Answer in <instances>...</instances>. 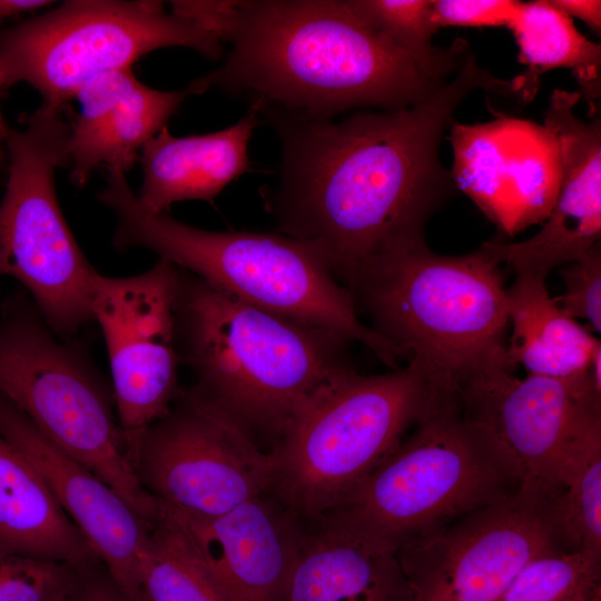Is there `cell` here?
I'll use <instances>...</instances> for the list:
<instances>
[{
    "mask_svg": "<svg viewBox=\"0 0 601 601\" xmlns=\"http://www.w3.org/2000/svg\"><path fill=\"white\" fill-rule=\"evenodd\" d=\"M81 569L0 551V601H70Z\"/></svg>",
    "mask_w": 601,
    "mask_h": 601,
    "instance_id": "f1b7e54d",
    "label": "cell"
},
{
    "mask_svg": "<svg viewBox=\"0 0 601 601\" xmlns=\"http://www.w3.org/2000/svg\"><path fill=\"white\" fill-rule=\"evenodd\" d=\"M512 334L506 344L510 363L529 374L571 377L589 370L600 341L560 308L546 288L545 278L515 274L506 288Z\"/></svg>",
    "mask_w": 601,
    "mask_h": 601,
    "instance_id": "603a6c76",
    "label": "cell"
},
{
    "mask_svg": "<svg viewBox=\"0 0 601 601\" xmlns=\"http://www.w3.org/2000/svg\"><path fill=\"white\" fill-rule=\"evenodd\" d=\"M69 134L63 109L47 104L10 128L0 200V277L22 284L57 335H71L92 321L98 274L75 239L56 193L55 173L67 165Z\"/></svg>",
    "mask_w": 601,
    "mask_h": 601,
    "instance_id": "9c48e42d",
    "label": "cell"
},
{
    "mask_svg": "<svg viewBox=\"0 0 601 601\" xmlns=\"http://www.w3.org/2000/svg\"><path fill=\"white\" fill-rule=\"evenodd\" d=\"M382 336L403 347L442 385L506 365V288L482 247L461 256L432 252L424 236L385 249L346 283ZM356 306V305H355Z\"/></svg>",
    "mask_w": 601,
    "mask_h": 601,
    "instance_id": "5b68a950",
    "label": "cell"
},
{
    "mask_svg": "<svg viewBox=\"0 0 601 601\" xmlns=\"http://www.w3.org/2000/svg\"><path fill=\"white\" fill-rule=\"evenodd\" d=\"M347 3L420 67L442 80H449L470 52L464 39L446 48L432 43L437 31L432 20V0H347Z\"/></svg>",
    "mask_w": 601,
    "mask_h": 601,
    "instance_id": "4316f807",
    "label": "cell"
},
{
    "mask_svg": "<svg viewBox=\"0 0 601 601\" xmlns=\"http://www.w3.org/2000/svg\"><path fill=\"white\" fill-rule=\"evenodd\" d=\"M508 28L519 48V62L526 67L511 79L512 95L530 102L540 87V77L563 68L577 78L580 96H600L601 46L587 39L550 0L521 1Z\"/></svg>",
    "mask_w": 601,
    "mask_h": 601,
    "instance_id": "cb8c5ba5",
    "label": "cell"
},
{
    "mask_svg": "<svg viewBox=\"0 0 601 601\" xmlns=\"http://www.w3.org/2000/svg\"><path fill=\"white\" fill-rule=\"evenodd\" d=\"M321 520L397 549L466 513L518 496L515 467L457 398L417 424Z\"/></svg>",
    "mask_w": 601,
    "mask_h": 601,
    "instance_id": "52a82bcc",
    "label": "cell"
},
{
    "mask_svg": "<svg viewBox=\"0 0 601 601\" xmlns=\"http://www.w3.org/2000/svg\"><path fill=\"white\" fill-rule=\"evenodd\" d=\"M179 267L159 258L130 277L97 274L91 312L102 332L119 425L131 446L171 408L181 390L175 329Z\"/></svg>",
    "mask_w": 601,
    "mask_h": 601,
    "instance_id": "4fadbf2b",
    "label": "cell"
},
{
    "mask_svg": "<svg viewBox=\"0 0 601 601\" xmlns=\"http://www.w3.org/2000/svg\"><path fill=\"white\" fill-rule=\"evenodd\" d=\"M1 160V159H0Z\"/></svg>",
    "mask_w": 601,
    "mask_h": 601,
    "instance_id": "ab89813d",
    "label": "cell"
},
{
    "mask_svg": "<svg viewBox=\"0 0 601 601\" xmlns=\"http://www.w3.org/2000/svg\"><path fill=\"white\" fill-rule=\"evenodd\" d=\"M600 562L577 550L542 554L522 569L499 601H587L601 589Z\"/></svg>",
    "mask_w": 601,
    "mask_h": 601,
    "instance_id": "83f0119b",
    "label": "cell"
},
{
    "mask_svg": "<svg viewBox=\"0 0 601 601\" xmlns=\"http://www.w3.org/2000/svg\"><path fill=\"white\" fill-rule=\"evenodd\" d=\"M53 3L47 0H0V23L23 13H30Z\"/></svg>",
    "mask_w": 601,
    "mask_h": 601,
    "instance_id": "836d02e7",
    "label": "cell"
},
{
    "mask_svg": "<svg viewBox=\"0 0 601 601\" xmlns=\"http://www.w3.org/2000/svg\"><path fill=\"white\" fill-rule=\"evenodd\" d=\"M186 47L211 60L224 43L161 1L72 0L0 31V83L24 82L42 104L66 109L102 73L131 68L146 53Z\"/></svg>",
    "mask_w": 601,
    "mask_h": 601,
    "instance_id": "30bf717a",
    "label": "cell"
},
{
    "mask_svg": "<svg viewBox=\"0 0 601 601\" xmlns=\"http://www.w3.org/2000/svg\"><path fill=\"white\" fill-rule=\"evenodd\" d=\"M140 485L166 510L214 518L270 492L274 459L231 416L189 391L128 449Z\"/></svg>",
    "mask_w": 601,
    "mask_h": 601,
    "instance_id": "8fae6325",
    "label": "cell"
},
{
    "mask_svg": "<svg viewBox=\"0 0 601 601\" xmlns=\"http://www.w3.org/2000/svg\"><path fill=\"white\" fill-rule=\"evenodd\" d=\"M72 598V597H71Z\"/></svg>",
    "mask_w": 601,
    "mask_h": 601,
    "instance_id": "f35d334b",
    "label": "cell"
},
{
    "mask_svg": "<svg viewBox=\"0 0 601 601\" xmlns=\"http://www.w3.org/2000/svg\"><path fill=\"white\" fill-rule=\"evenodd\" d=\"M134 601H148V599L145 597V594L141 591Z\"/></svg>",
    "mask_w": 601,
    "mask_h": 601,
    "instance_id": "8d00e7d4",
    "label": "cell"
},
{
    "mask_svg": "<svg viewBox=\"0 0 601 601\" xmlns=\"http://www.w3.org/2000/svg\"><path fill=\"white\" fill-rule=\"evenodd\" d=\"M191 95L189 87L154 89L138 80L131 68L88 81L76 93L80 111L69 121L66 166L71 183L83 187L102 168L122 174L131 169L144 146Z\"/></svg>",
    "mask_w": 601,
    "mask_h": 601,
    "instance_id": "d6986e66",
    "label": "cell"
},
{
    "mask_svg": "<svg viewBox=\"0 0 601 601\" xmlns=\"http://www.w3.org/2000/svg\"><path fill=\"white\" fill-rule=\"evenodd\" d=\"M0 551L78 568L102 563L36 467L1 434Z\"/></svg>",
    "mask_w": 601,
    "mask_h": 601,
    "instance_id": "7402d4cb",
    "label": "cell"
},
{
    "mask_svg": "<svg viewBox=\"0 0 601 601\" xmlns=\"http://www.w3.org/2000/svg\"><path fill=\"white\" fill-rule=\"evenodd\" d=\"M453 397L422 365L381 375L353 368L319 387L293 414L270 451V492L300 521L337 506L402 441Z\"/></svg>",
    "mask_w": 601,
    "mask_h": 601,
    "instance_id": "8992f818",
    "label": "cell"
},
{
    "mask_svg": "<svg viewBox=\"0 0 601 601\" xmlns=\"http://www.w3.org/2000/svg\"><path fill=\"white\" fill-rule=\"evenodd\" d=\"M189 17L229 50L196 78L248 99L258 115L331 119L356 108L416 105L442 80L358 17L347 0L193 1Z\"/></svg>",
    "mask_w": 601,
    "mask_h": 601,
    "instance_id": "7a4b0ae2",
    "label": "cell"
},
{
    "mask_svg": "<svg viewBox=\"0 0 601 601\" xmlns=\"http://www.w3.org/2000/svg\"><path fill=\"white\" fill-rule=\"evenodd\" d=\"M543 509L568 550L601 558V422L570 443Z\"/></svg>",
    "mask_w": 601,
    "mask_h": 601,
    "instance_id": "d4e9b609",
    "label": "cell"
},
{
    "mask_svg": "<svg viewBox=\"0 0 601 601\" xmlns=\"http://www.w3.org/2000/svg\"><path fill=\"white\" fill-rule=\"evenodd\" d=\"M518 0H432V20L443 27H506L516 13Z\"/></svg>",
    "mask_w": 601,
    "mask_h": 601,
    "instance_id": "4dcf8cb0",
    "label": "cell"
},
{
    "mask_svg": "<svg viewBox=\"0 0 601 601\" xmlns=\"http://www.w3.org/2000/svg\"><path fill=\"white\" fill-rule=\"evenodd\" d=\"M579 92L555 89L543 127L556 155L558 189L543 227L519 243L487 242L481 247L515 274L546 278L550 272L579 259L601 237V121L578 118Z\"/></svg>",
    "mask_w": 601,
    "mask_h": 601,
    "instance_id": "9a60e30c",
    "label": "cell"
},
{
    "mask_svg": "<svg viewBox=\"0 0 601 601\" xmlns=\"http://www.w3.org/2000/svg\"><path fill=\"white\" fill-rule=\"evenodd\" d=\"M97 199L116 216L112 246L146 248L257 308L358 342L398 368L406 351L363 324L348 289L309 244L278 233L209 231L144 208L125 174L107 173Z\"/></svg>",
    "mask_w": 601,
    "mask_h": 601,
    "instance_id": "277c9868",
    "label": "cell"
},
{
    "mask_svg": "<svg viewBox=\"0 0 601 601\" xmlns=\"http://www.w3.org/2000/svg\"><path fill=\"white\" fill-rule=\"evenodd\" d=\"M588 601V600H587Z\"/></svg>",
    "mask_w": 601,
    "mask_h": 601,
    "instance_id": "74e56055",
    "label": "cell"
},
{
    "mask_svg": "<svg viewBox=\"0 0 601 601\" xmlns=\"http://www.w3.org/2000/svg\"><path fill=\"white\" fill-rule=\"evenodd\" d=\"M462 413L483 426L511 460L519 476L518 497L544 508L552 497L560 461L570 443L601 422V386L589 370L558 378L495 365L455 387Z\"/></svg>",
    "mask_w": 601,
    "mask_h": 601,
    "instance_id": "7c38bea8",
    "label": "cell"
},
{
    "mask_svg": "<svg viewBox=\"0 0 601 601\" xmlns=\"http://www.w3.org/2000/svg\"><path fill=\"white\" fill-rule=\"evenodd\" d=\"M174 311L179 361L196 376L188 391L255 440L276 444L297 408L352 368L347 342L240 302L181 268Z\"/></svg>",
    "mask_w": 601,
    "mask_h": 601,
    "instance_id": "3957f363",
    "label": "cell"
},
{
    "mask_svg": "<svg viewBox=\"0 0 601 601\" xmlns=\"http://www.w3.org/2000/svg\"><path fill=\"white\" fill-rule=\"evenodd\" d=\"M508 88L470 50L452 78L411 107L341 120L263 114L282 144L277 184L260 190L277 233L312 245L345 284L385 249L424 236L456 187L439 156L455 110L474 90L508 96Z\"/></svg>",
    "mask_w": 601,
    "mask_h": 601,
    "instance_id": "6da1fadb",
    "label": "cell"
},
{
    "mask_svg": "<svg viewBox=\"0 0 601 601\" xmlns=\"http://www.w3.org/2000/svg\"><path fill=\"white\" fill-rule=\"evenodd\" d=\"M148 601H221L178 523L160 506L139 552Z\"/></svg>",
    "mask_w": 601,
    "mask_h": 601,
    "instance_id": "484cf974",
    "label": "cell"
},
{
    "mask_svg": "<svg viewBox=\"0 0 601 601\" xmlns=\"http://www.w3.org/2000/svg\"><path fill=\"white\" fill-rule=\"evenodd\" d=\"M588 601H601V589L598 590Z\"/></svg>",
    "mask_w": 601,
    "mask_h": 601,
    "instance_id": "d590c367",
    "label": "cell"
},
{
    "mask_svg": "<svg viewBox=\"0 0 601 601\" xmlns=\"http://www.w3.org/2000/svg\"><path fill=\"white\" fill-rule=\"evenodd\" d=\"M309 522L283 601H416L397 549L324 521Z\"/></svg>",
    "mask_w": 601,
    "mask_h": 601,
    "instance_id": "ffe728a7",
    "label": "cell"
},
{
    "mask_svg": "<svg viewBox=\"0 0 601 601\" xmlns=\"http://www.w3.org/2000/svg\"><path fill=\"white\" fill-rule=\"evenodd\" d=\"M564 293L559 306L565 315L585 319L592 329L601 331V247L594 246L584 256L562 269Z\"/></svg>",
    "mask_w": 601,
    "mask_h": 601,
    "instance_id": "f546056e",
    "label": "cell"
},
{
    "mask_svg": "<svg viewBox=\"0 0 601 601\" xmlns=\"http://www.w3.org/2000/svg\"><path fill=\"white\" fill-rule=\"evenodd\" d=\"M3 87L0 83V96ZM10 128L8 127L0 107V155H4V144L8 137Z\"/></svg>",
    "mask_w": 601,
    "mask_h": 601,
    "instance_id": "e575fe53",
    "label": "cell"
},
{
    "mask_svg": "<svg viewBox=\"0 0 601 601\" xmlns=\"http://www.w3.org/2000/svg\"><path fill=\"white\" fill-rule=\"evenodd\" d=\"M0 434L36 467L56 502L134 601L141 592L139 552L150 524L87 466L50 442L0 396Z\"/></svg>",
    "mask_w": 601,
    "mask_h": 601,
    "instance_id": "ac0fdd59",
    "label": "cell"
},
{
    "mask_svg": "<svg viewBox=\"0 0 601 601\" xmlns=\"http://www.w3.org/2000/svg\"><path fill=\"white\" fill-rule=\"evenodd\" d=\"M269 493L214 518L161 508L178 523L221 601H283L302 521Z\"/></svg>",
    "mask_w": 601,
    "mask_h": 601,
    "instance_id": "e0dca14e",
    "label": "cell"
},
{
    "mask_svg": "<svg viewBox=\"0 0 601 601\" xmlns=\"http://www.w3.org/2000/svg\"><path fill=\"white\" fill-rule=\"evenodd\" d=\"M70 601H132L116 583L104 563L81 569Z\"/></svg>",
    "mask_w": 601,
    "mask_h": 601,
    "instance_id": "1f68e13d",
    "label": "cell"
},
{
    "mask_svg": "<svg viewBox=\"0 0 601 601\" xmlns=\"http://www.w3.org/2000/svg\"><path fill=\"white\" fill-rule=\"evenodd\" d=\"M452 177L497 228L513 236L544 221L558 189L553 142L543 126L519 119L451 125Z\"/></svg>",
    "mask_w": 601,
    "mask_h": 601,
    "instance_id": "2e32d148",
    "label": "cell"
},
{
    "mask_svg": "<svg viewBox=\"0 0 601 601\" xmlns=\"http://www.w3.org/2000/svg\"><path fill=\"white\" fill-rule=\"evenodd\" d=\"M260 124L258 112L248 108L235 125L206 135L175 137L164 127L139 156L141 206L167 213L178 201H213L229 183L252 170L248 142Z\"/></svg>",
    "mask_w": 601,
    "mask_h": 601,
    "instance_id": "44dd1931",
    "label": "cell"
},
{
    "mask_svg": "<svg viewBox=\"0 0 601 601\" xmlns=\"http://www.w3.org/2000/svg\"><path fill=\"white\" fill-rule=\"evenodd\" d=\"M560 542L545 510L515 496L407 540L396 552L416 601H499L532 560L564 550Z\"/></svg>",
    "mask_w": 601,
    "mask_h": 601,
    "instance_id": "5bb4252c",
    "label": "cell"
},
{
    "mask_svg": "<svg viewBox=\"0 0 601 601\" xmlns=\"http://www.w3.org/2000/svg\"><path fill=\"white\" fill-rule=\"evenodd\" d=\"M57 336L32 300L2 307L0 396L151 523L160 505L130 464L112 391L82 353Z\"/></svg>",
    "mask_w": 601,
    "mask_h": 601,
    "instance_id": "ba28073f",
    "label": "cell"
},
{
    "mask_svg": "<svg viewBox=\"0 0 601 601\" xmlns=\"http://www.w3.org/2000/svg\"><path fill=\"white\" fill-rule=\"evenodd\" d=\"M558 10L569 18L579 19L590 29L600 35L601 1L600 0H550Z\"/></svg>",
    "mask_w": 601,
    "mask_h": 601,
    "instance_id": "d6a6232c",
    "label": "cell"
}]
</instances>
